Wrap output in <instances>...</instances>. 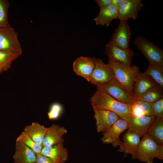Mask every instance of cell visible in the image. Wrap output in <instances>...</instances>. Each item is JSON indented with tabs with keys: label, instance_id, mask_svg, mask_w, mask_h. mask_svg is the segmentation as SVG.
Returning a JSON list of instances; mask_svg holds the SVG:
<instances>
[{
	"label": "cell",
	"instance_id": "16",
	"mask_svg": "<svg viewBox=\"0 0 163 163\" xmlns=\"http://www.w3.org/2000/svg\"><path fill=\"white\" fill-rule=\"evenodd\" d=\"M156 117L153 116H142L133 117L128 124L127 131L142 136L147 133L151 125Z\"/></svg>",
	"mask_w": 163,
	"mask_h": 163
},
{
	"label": "cell",
	"instance_id": "13",
	"mask_svg": "<svg viewBox=\"0 0 163 163\" xmlns=\"http://www.w3.org/2000/svg\"><path fill=\"white\" fill-rule=\"evenodd\" d=\"M63 139L57 144L50 147L43 146L40 154L52 159L54 163H65L67 161L69 153L64 146Z\"/></svg>",
	"mask_w": 163,
	"mask_h": 163
},
{
	"label": "cell",
	"instance_id": "8",
	"mask_svg": "<svg viewBox=\"0 0 163 163\" xmlns=\"http://www.w3.org/2000/svg\"><path fill=\"white\" fill-rule=\"evenodd\" d=\"M128 123L126 120L120 118L109 129L103 133L101 139L104 143L111 144L113 147H117L120 142V136L128 129Z\"/></svg>",
	"mask_w": 163,
	"mask_h": 163
},
{
	"label": "cell",
	"instance_id": "26",
	"mask_svg": "<svg viewBox=\"0 0 163 163\" xmlns=\"http://www.w3.org/2000/svg\"><path fill=\"white\" fill-rule=\"evenodd\" d=\"M20 142L33 150L36 154H40L43 146L37 143L23 131L18 137L16 140Z\"/></svg>",
	"mask_w": 163,
	"mask_h": 163
},
{
	"label": "cell",
	"instance_id": "29",
	"mask_svg": "<svg viewBox=\"0 0 163 163\" xmlns=\"http://www.w3.org/2000/svg\"><path fill=\"white\" fill-rule=\"evenodd\" d=\"M62 110V106L60 104L55 103L52 104L47 113L49 119L50 120L57 119L61 114Z\"/></svg>",
	"mask_w": 163,
	"mask_h": 163
},
{
	"label": "cell",
	"instance_id": "27",
	"mask_svg": "<svg viewBox=\"0 0 163 163\" xmlns=\"http://www.w3.org/2000/svg\"><path fill=\"white\" fill-rule=\"evenodd\" d=\"M9 3L7 0H0V28L11 26L8 20Z\"/></svg>",
	"mask_w": 163,
	"mask_h": 163
},
{
	"label": "cell",
	"instance_id": "5",
	"mask_svg": "<svg viewBox=\"0 0 163 163\" xmlns=\"http://www.w3.org/2000/svg\"><path fill=\"white\" fill-rule=\"evenodd\" d=\"M134 43L149 62L163 66V50L141 36L135 38Z\"/></svg>",
	"mask_w": 163,
	"mask_h": 163
},
{
	"label": "cell",
	"instance_id": "14",
	"mask_svg": "<svg viewBox=\"0 0 163 163\" xmlns=\"http://www.w3.org/2000/svg\"><path fill=\"white\" fill-rule=\"evenodd\" d=\"M105 53L108 58L131 66L134 55L132 50H123L108 43L105 46Z\"/></svg>",
	"mask_w": 163,
	"mask_h": 163
},
{
	"label": "cell",
	"instance_id": "22",
	"mask_svg": "<svg viewBox=\"0 0 163 163\" xmlns=\"http://www.w3.org/2000/svg\"><path fill=\"white\" fill-rule=\"evenodd\" d=\"M146 133L157 144L163 145V117H156Z\"/></svg>",
	"mask_w": 163,
	"mask_h": 163
},
{
	"label": "cell",
	"instance_id": "35",
	"mask_svg": "<svg viewBox=\"0 0 163 163\" xmlns=\"http://www.w3.org/2000/svg\"><path fill=\"white\" fill-rule=\"evenodd\" d=\"M147 163H154L153 161H149L146 162Z\"/></svg>",
	"mask_w": 163,
	"mask_h": 163
},
{
	"label": "cell",
	"instance_id": "11",
	"mask_svg": "<svg viewBox=\"0 0 163 163\" xmlns=\"http://www.w3.org/2000/svg\"><path fill=\"white\" fill-rule=\"evenodd\" d=\"M141 137L136 133L127 131L123 136L117 151L123 152L125 156L131 155L132 159H136Z\"/></svg>",
	"mask_w": 163,
	"mask_h": 163
},
{
	"label": "cell",
	"instance_id": "31",
	"mask_svg": "<svg viewBox=\"0 0 163 163\" xmlns=\"http://www.w3.org/2000/svg\"><path fill=\"white\" fill-rule=\"evenodd\" d=\"M36 163H54L50 158L43 156L40 154H36Z\"/></svg>",
	"mask_w": 163,
	"mask_h": 163
},
{
	"label": "cell",
	"instance_id": "6",
	"mask_svg": "<svg viewBox=\"0 0 163 163\" xmlns=\"http://www.w3.org/2000/svg\"><path fill=\"white\" fill-rule=\"evenodd\" d=\"M18 33L11 26L0 28V50L21 55V45L18 38Z\"/></svg>",
	"mask_w": 163,
	"mask_h": 163
},
{
	"label": "cell",
	"instance_id": "12",
	"mask_svg": "<svg viewBox=\"0 0 163 163\" xmlns=\"http://www.w3.org/2000/svg\"><path fill=\"white\" fill-rule=\"evenodd\" d=\"M143 6L141 0H126L118 7L117 19L120 21H127L130 18L136 19Z\"/></svg>",
	"mask_w": 163,
	"mask_h": 163
},
{
	"label": "cell",
	"instance_id": "20",
	"mask_svg": "<svg viewBox=\"0 0 163 163\" xmlns=\"http://www.w3.org/2000/svg\"><path fill=\"white\" fill-rule=\"evenodd\" d=\"M118 8L111 4L107 7L100 8L98 16L94 19L97 25L108 27L111 21L117 19Z\"/></svg>",
	"mask_w": 163,
	"mask_h": 163
},
{
	"label": "cell",
	"instance_id": "30",
	"mask_svg": "<svg viewBox=\"0 0 163 163\" xmlns=\"http://www.w3.org/2000/svg\"><path fill=\"white\" fill-rule=\"evenodd\" d=\"M153 109L154 116L163 117V97L153 103Z\"/></svg>",
	"mask_w": 163,
	"mask_h": 163
},
{
	"label": "cell",
	"instance_id": "33",
	"mask_svg": "<svg viewBox=\"0 0 163 163\" xmlns=\"http://www.w3.org/2000/svg\"><path fill=\"white\" fill-rule=\"evenodd\" d=\"M126 0H111V4L117 7H119Z\"/></svg>",
	"mask_w": 163,
	"mask_h": 163
},
{
	"label": "cell",
	"instance_id": "2",
	"mask_svg": "<svg viewBox=\"0 0 163 163\" xmlns=\"http://www.w3.org/2000/svg\"><path fill=\"white\" fill-rule=\"evenodd\" d=\"M108 63L113 70L114 78L129 93L134 96V85L140 72L139 68L135 65L129 66L109 58Z\"/></svg>",
	"mask_w": 163,
	"mask_h": 163
},
{
	"label": "cell",
	"instance_id": "3",
	"mask_svg": "<svg viewBox=\"0 0 163 163\" xmlns=\"http://www.w3.org/2000/svg\"><path fill=\"white\" fill-rule=\"evenodd\" d=\"M138 146L136 159L146 162L155 158L163 159V145L157 144L147 133L142 136Z\"/></svg>",
	"mask_w": 163,
	"mask_h": 163
},
{
	"label": "cell",
	"instance_id": "21",
	"mask_svg": "<svg viewBox=\"0 0 163 163\" xmlns=\"http://www.w3.org/2000/svg\"><path fill=\"white\" fill-rule=\"evenodd\" d=\"M48 128L36 122L25 126L23 131L34 142L42 144Z\"/></svg>",
	"mask_w": 163,
	"mask_h": 163
},
{
	"label": "cell",
	"instance_id": "19",
	"mask_svg": "<svg viewBox=\"0 0 163 163\" xmlns=\"http://www.w3.org/2000/svg\"><path fill=\"white\" fill-rule=\"evenodd\" d=\"M158 85L150 76L139 72L137 76L134 87V94L137 98Z\"/></svg>",
	"mask_w": 163,
	"mask_h": 163
},
{
	"label": "cell",
	"instance_id": "24",
	"mask_svg": "<svg viewBox=\"0 0 163 163\" xmlns=\"http://www.w3.org/2000/svg\"><path fill=\"white\" fill-rule=\"evenodd\" d=\"M145 74L151 77L157 85L163 88V66L149 62Z\"/></svg>",
	"mask_w": 163,
	"mask_h": 163
},
{
	"label": "cell",
	"instance_id": "15",
	"mask_svg": "<svg viewBox=\"0 0 163 163\" xmlns=\"http://www.w3.org/2000/svg\"><path fill=\"white\" fill-rule=\"evenodd\" d=\"M94 66L93 58L81 56L74 62L73 69L77 75L83 77L90 82Z\"/></svg>",
	"mask_w": 163,
	"mask_h": 163
},
{
	"label": "cell",
	"instance_id": "23",
	"mask_svg": "<svg viewBox=\"0 0 163 163\" xmlns=\"http://www.w3.org/2000/svg\"><path fill=\"white\" fill-rule=\"evenodd\" d=\"M131 106L133 117L154 116L153 103L137 100Z\"/></svg>",
	"mask_w": 163,
	"mask_h": 163
},
{
	"label": "cell",
	"instance_id": "7",
	"mask_svg": "<svg viewBox=\"0 0 163 163\" xmlns=\"http://www.w3.org/2000/svg\"><path fill=\"white\" fill-rule=\"evenodd\" d=\"M94 66L90 82L96 85L108 82L114 78L112 69L108 63H104L100 59L93 58Z\"/></svg>",
	"mask_w": 163,
	"mask_h": 163
},
{
	"label": "cell",
	"instance_id": "4",
	"mask_svg": "<svg viewBox=\"0 0 163 163\" xmlns=\"http://www.w3.org/2000/svg\"><path fill=\"white\" fill-rule=\"evenodd\" d=\"M96 85L97 90L104 92L123 103L131 105L137 100L114 78L108 82L97 84Z\"/></svg>",
	"mask_w": 163,
	"mask_h": 163
},
{
	"label": "cell",
	"instance_id": "32",
	"mask_svg": "<svg viewBox=\"0 0 163 163\" xmlns=\"http://www.w3.org/2000/svg\"><path fill=\"white\" fill-rule=\"evenodd\" d=\"M100 8H104L111 4V0H95Z\"/></svg>",
	"mask_w": 163,
	"mask_h": 163
},
{
	"label": "cell",
	"instance_id": "18",
	"mask_svg": "<svg viewBox=\"0 0 163 163\" xmlns=\"http://www.w3.org/2000/svg\"><path fill=\"white\" fill-rule=\"evenodd\" d=\"M67 132L64 126L53 124L48 128L42 143L43 146L50 147L57 144L63 139V136Z\"/></svg>",
	"mask_w": 163,
	"mask_h": 163
},
{
	"label": "cell",
	"instance_id": "34",
	"mask_svg": "<svg viewBox=\"0 0 163 163\" xmlns=\"http://www.w3.org/2000/svg\"><path fill=\"white\" fill-rule=\"evenodd\" d=\"M9 69L7 67L0 65V74L3 72L7 71Z\"/></svg>",
	"mask_w": 163,
	"mask_h": 163
},
{
	"label": "cell",
	"instance_id": "10",
	"mask_svg": "<svg viewBox=\"0 0 163 163\" xmlns=\"http://www.w3.org/2000/svg\"><path fill=\"white\" fill-rule=\"evenodd\" d=\"M93 110L96 130L98 133L105 132L120 118L116 113L109 110L94 108Z\"/></svg>",
	"mask_w": 163,
	"mask_h": 163
},
{
	"label": "cell",
	"instance_id": "1",
	"mask_svg": "<svg viewBox=\"0 0 163 163\" xmlns=\"http://www.w3.org/2000/svg\"><path fill=\"white\" fill-rule=\"evenodd\" d=\"M90 101L93 108L112 112L128 124L133 117L131 105L120 102L104 92L97 90Z\"/></svg>",
	"mask_w": 163,
	"mask_h": 163
},
{
	"label": "cell",
	"instance_id": "28",
	"mask_svg": "<svg viewBox=\"0 0 163 163\" xmlns=\"http://www.w3.org/2000/svg\"><path fill=\"white\" fill-rule=\"evenodd\" d=\"M21 55L19 54L0 50V65L10 68L12 62Z\"/></svg>",
	"mask_w": 163,
	"mask_h": 163
},
{
	"label": "cell",
	"instance_id": "9",
	"mask_svg": "<svg viewBox=\"0 0 163 163\" xmlns=\"http://www.w3.org/2000/svg\"><path fill=\"white\" fill-rule=\"evenodd\" d=\"M131 35L127 21H120L108 43L123 50L128 49Z\"/></svg>",
	"mask_w": 163,
	"mask_h": 163
},
{
	"label": "cell",
	"instance_id": "25",
	"mask_svg": "<svg viewBox=\"0 0 163 163\" xmlns=\"http://www.w3.org/2000/svg\"><path fill=\"white\" fill-rule=\"evenodd\" d=\"M163 97V88L158 85L137 98V100L153 103Z\"/></svg>",
	"mask_w": 163,
	"mask_h": 163
},
{
	"label": "cell",
	"instance_id": "17",
	"mask_svg": "<svg viewBox=\"0 0 163 163\" xmlns=\"http://www.w3.org/2000/svg\"><path fill=\"white\" fill-rule=\"evenodd\" d=\"M13 158L15 163H34L36 154L23 143L16 141L15 150Z\"/></svg>",
	"mask_w": 163,
	"mask_h": 163
}]
</instances>
